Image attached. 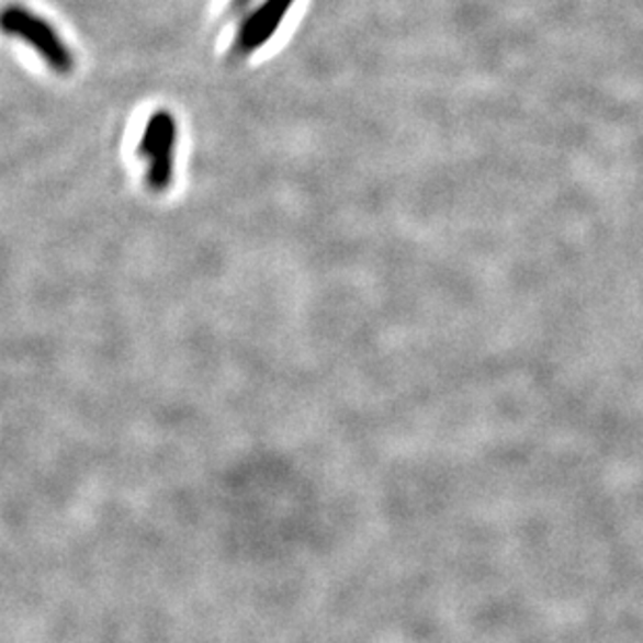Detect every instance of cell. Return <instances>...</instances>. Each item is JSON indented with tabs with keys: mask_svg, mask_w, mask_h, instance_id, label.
I'll return each mask as SVG.
<instances>
[{
	"mask_svg": "<svg viewBox=\"0 0 643 643\" xmlns=\"http://www.w3.org/2000/svg\"><path fill=\"white\" fill-rule=\"evenodd\" d=\"M0 32L34 48L46 67L55 74L67 76L74 71V53L57 34V30L48 21L42 20L38 13L21 4H7L0 9Z\"/></svg>",
	"mask_w": 643,
	"mask_h": 643,
	"instance_id": "cell-1",
	"label": "cell"
},
{
	"mask_svg": "<svg viewBox=\"0 0 643 643\" xmlns=\"http://www.w3.org/2000/svg\"><path fill=\"white\" fill-rule=\"evenodd\" d=\"M176 146H178V121L171 111L159 109L146 121L142 132L138 155L144 161L146 188L162 194L171 188L176 173Z\"/></svg>",
	"mask_w": 643,
	"mask_h": 643,
	"instance_id": "cell-2",
	"label": "cell"
},
{
	"mask_svg": "<svg viewBox=\"0 0 643 643\" xmlns=\"http://www.w3.org/2000/svg\"><path fill=\"white\" fill-rule=\"evenodd\" d=\"M296 0H261L241 13L240 30L232 44V57L246 59L271 41Z\"/></svg>",
	"mask_w": 643,
	"mask_h": 643,
	"instance_id": "cell-3",
	"label": "cell"
}]
</instances>
